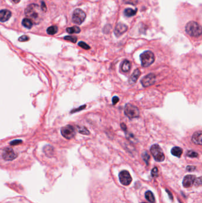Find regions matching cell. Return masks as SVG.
Returning a JSON list of instances; mask_svg holds the SVG:
<instances>
[{"label":"cell","mask_w":202,"mask_h":203,"mask_svg":"<svg viewBox=\"0 0 202 203\" xmlns=\"http://www.w3.org/2000/svg\"><path fill=\"white\" fill-rule=\"evenodd\" d=\"M185 32L191 37L198 38L202 35V25L196 20H190L185 25Z\"/></svg>","instance_id":"cell-2"},{"label":"cell","mask_w":202,"mask_h":203,"mask_svg":"<svg viewBox=\"0 0 202 203\" xmlns=\"http://www.w3.org/2000/svg\"><path fill=\"white\" fill-rule=\"evenodd\" d=\"M141 203H146V202H141Z\"/></svg>","instance_id":"cell-40"},{"label":"cell","mask_w":202,"mask_h":203,"mask_svg":"<svg viewBox=\"0 0 202 203\" xmlns=\"http://www.w3.org/2000/svg\"><path fill=\"white\" fill-rule=\"evenodd\" d=\"M119 180L120 183L125 186H127L132 182V179L129 173L127 170H122L119 173Z\"/></svg>","instance_id":"cell-9"},{"label":"cell","mask_w":202,"mask_h":203,"mask_svg":"<svg viewBox=\"0 0 202 203\" xmlns=\"http://www.w3.org/2000/svg\"><path fill=\"white\" fill-rule=\"evenodd\" d=\"M58 29L57 26H50L48 28L46 32H47L48 34H49L50 35H53L56 34L58 32Z\"/></svg>","instance_id":"cell-20"},{"label":"cell","mask_w":202,"mask_h":203,"mask_svg":"<svg viewBox=\"0 0 202 203\" xmlns=\"http://www.w3.org/2000/svg\"><path fill=\"white\" fill-rule=\"evenodd\" d=\"M43 150H44V152L46 153V154L47 156H49V155H52L53 153H54V148L51 146H49V145H48V146H46L44 148H43Z\"/></svg>","instance_id":"cell-24"},{"label":"cell","mask_w":202,"mask_h":203,"mask_svg":"<svg viewBox=\"0 0 202 203\" xmlns=\"http://www.w3.org/2000/svg\"><path fill=\"white\" fill-rule=\"evenodd\" d=\"M12 1L15 4H17V3H19L20 1V0H12Z\"/></svg>","instance_id":"cell-39"},{"label":"cell","mask_w":202,"mask_h":203,"mask_svg":"<svg viewBox=\"0 0 202 203\" xmlns=\"http://www.w3.org/2000/svg\"><path fill=\"white\" fill-rule=\"evenodd\" d=\"M137 10H133L132 9H126L125 12V15L127 17H132L133 16H135Z\"/></svg>","instance_id":"cell-21"},{"label":"cell","mask_w":202,"mask_h":203,"mask_svg":"<svg viewBox=\"0 0 202 203\" xmlns=\"http://www.w3.org/2000/svg\"><path fill=\"white\" fill-rule=\"evenodd\" d=\"M187 156L189 157H192V158H194V157H197L198 154L197 153L193 151V150H189L187 152Z\"/></svg>","instance_id":"cell-25"},{"label":"cell","mask_w":202,"mask_h":203,"mask_svg":"<svg viewBox=\"0 0 202 203\" xmlns=\"http://www.w3.org/2000/svg\"><path fill=\"white\" fill-rule=\"evenodd\" d=\"M86 17L85 12L81 9H76L72 15V21L77 25L82 24Z\"/></svg>","instance_id":"cell-7"},{"label":"cell","mask_w":202,"mask_h":203,"mask_svg":"<svg viewBox=\"0 0 202 203\" xmlns=\"http://www.w3.org/2000/svg\"><path fill=\"white\" fill-rule=\"evenodd\" d=\"M67 32L70 34L72 33H79L81 31L80 29L77 26H73L71 28H68L67 29Z\"/></svg>","instance_id":"cell-22"},{"label":"cell","mask_w":202,"mask_h":203,"mask_svg":"<svg viewBox=\"0 0 202 203\" xmlns=\"http://www.w3.org/2000/svg\"><path fill=\"white\" fill-rule=\"evenodd\" d=\"M64 39L71 41L73 43H76L77 41V38L75 36H67L64 37Z\"/></svg>","instance_id":"cell-27"},{"label":"cell","mask_w":202,"mask_h":203,"mask_svg":"<svg viewBox=\"0 0 202 203\" xmlns=\"http://www.w3.org/2000/svg\"><path fill=\"white\" fill-rule=\"evenodd\" d=\"M145 198L146 199L151 203H155V199L153 193L151 191H148L145 192Z\"/></svg>","instance_id":"cell-18"},{"label":"cell","mask_w":202,"mask_h":203,"mask_svg":"<svg viewBox=\"0 0 202 203\" xmlns=\"http://www.w3.org/2000/svg\"><path fill=\"white\" fill-rule=\"evenodd\" d=\"M119 101V98L117 96H114L112 98V103L113 105H116Z\"/></svg>","instance_id":"cell-34"},{"label":"cell","mask_w":202,"mask_h":203,"mask_svg":"<svg viewBox=\"0 0 202 203\" xmlns=\"http://www.w3.org/2000/svg\"><path fill=\"white\" fill-rule=\"evenodd\" d=\"M131 68V63L129 61L125 60L123 61L122 65H121V69L122 71L123 72H128L130 71Z\"/></svg>","instance_id":"cell-16"},{"label":"cell","mask_w":202,"mask_h":203,"mask_svg":"<svg viewBox=\"0 0 202 203\" xmlns=\"http://www.w3.org/2000/svg\"><path fill=\"white\" fill-rule=\"evenodd\" d=\"M151 153L156 162H161L165 159V155L161 148L157 144H153L151 147Z\"/></svg>","instance_id":"cell-4"},{"label":"cell","mask_w":202,"mask_h":203,"mask_svg":"<svg viewBox=\"0 0 202 203\" xmlns=\"http://www.w3.org/2000/svg\"><path fill=\"white\" fill-rule=\"evenodd\" d=\"M22 25L24 27L28 29H31L33 26L32 22L29 19H24L22 21Z\"/></svg>","instance_id":"cell-19"},{"label":"cell","mask_w":202,"mask_h":203,"mask_svg":"<svg viewBox=\"0 0 202 203\" xmlns=\"http://www.w3.org/2000/svg\"><path fill=\"white\" fill-rule=\"evenodd\" d=\"M78 46L81 47L82 48H83L84 49H86V50L90 49V47L88 44H87L86 43H85L84 42H80L78 43Z\"/></svg>","instance_id":"cell-28"},{"label":"cell","mask_w":202,"mask_h":203,"mask_svg":"<svg viewBox=\"0 0 202 203\" xmlns=\"http://www.w3.org/2000/svg\"><path fill=\"white\" fill-rule=\"evenodd\" d=\"M42 9L38 5L31 4L28 6L25 10V15L28 19H30L33 23L39 24L42 20Z\"/></svg>","instance_id":"cell-1"},{"label":"cell","mask_w":202,"mask_h":203,"mask_svg":"<svg viewBox=\"0 0 202 203\" xmlns=\"http://www.w3.org/2000/svg\"><path fill=\"white\" fill-rule=\"evenodd\" d=\"M194 185L195 186H202V177L195 178V181H194Z\"/></svg>","instance_id":"cell-29"},{"label":"cell","mask_w":202,"mask_h":203,"mask_svg":"<svg viewBox=\"0 0 202 203\" xmlns=\"http://www.w3.org/2000/svg\"><path fill=\"white\" fill-rule=\"evenodd\" d=\"M127 28L125 25L119 23L115 28L114 33L116 36H120L127 31Z\"/></svg>","instance_id":"cell-13"},{"label":"cell","mask_w":202,"mask_h":203,"mask_svg":"<svg viewBox=\"0 0 202 203\" xmlns=\"http://www.w3.org/2000/svg\"><path fill=\"white\" fill-rule=\"evenodd\" d=\"M120 126H121V128H122V129L123 131H126L127 130V127H126V124H124V123H122Z\"/></svg>","instance_id":"cell-37"},{"label":"cell","mask_w":202,"mask_h":203,"mask_svg":"<svg viewBox=\"0 0 202 203\" xmlns=\"http://www.w3.org/2000/svg\"><path fill=\"white\" fill-rule=\"evenodd\" d=\"M3 158L7 161H12L17 157V154L12 148L6 147L3 149L2 153Z\"/></svg>","instance_id":"cell-8"},{"label":"cell","mask_w":202,"mask_h":203,"mask_svg":"<svg viewBox=\"0 0 202 203\" xmlns=\"http://www.w3.org/2000/svg\"><path fill=\"white\" fill-rule=\"evenodd\" d=\"M141 64L143 67H148L151 65L155 61V55L150 51L143 52L140 55Z\"/></svg>","instance_id":"cell-3"},{"label":"cell","mask_w":202,"mask_h":203,"mask_svg":"<svg viewBox=\"0 0 202 203\" xmlns=\"http://www.w3.org/2000/svg\"><path fill=\"white\" fill-rule=\"evenodd\" d=\"M140 75V71L139 69H136L129 79V83L130 84H134L138 80Z\"/></svg>","instance_id":"cell-15"},{"label":"cell","mask_w":202,"mask_h":203,"mask_svg":"<svg viewBox=\"0 0 202 203\" xmlns=\"http://www.w3.org/2000/svg\"><path fill=\"white\" fill-rule=\"evenodd\" d=\"M12 16V13L7 10H2L0 12V20L2 22L7 21Z\"/></svg>","instance_id":"cell-14"},{"label":"cell","mask_w":202,"mask_h":203,"mask_svg":"<svg viewBox=\"0 0 202 203\" xmlns=\"http://www.w3.org/2000/svg\"><path fill=\"white\" fill-rule=\"evenodd\" d=\"M86 108V105H83V106H81L80 107H79L77 109H75L72 111H71V113H74V112H79L81 110H83L84 109H85Z\"/></svg>","instance_id":"cell-33"},{"label":"cell","mask_w":202,"mask_h":203,"mask_svg":"<svg viewBox=\"0 0 202 203\" xmlns=\"http://www.w3.org/2000/svg\"><path fill=\"white\" fill-rule=\"evenodd\" d=\"M195 176L193 175H186L183 179L182 185L184 188H190L194 183Z\"/></svg>","instance_id":"cell-11"},{"label":"cell","mask_w":202,"mask_h":203,"mask_svg":"<svg viewBox=\"0 0 202 203\" xmlns=\"http://www.w3.org/2000/svg\"><path fill=\"white\" fill-rule=\"evenodd\" d=\"M193 143L197 145H202V131H199L195 132L191 138Z\"/></svg>","instance_id":"cell-12"},{"label":"cell","mask_w":202,"mask_h":203,"mask_svg":"<svg viewBox=\"0 0 202 203\" xmlns=\"http://www.w3.org/2000/svg\"><path fill=\"white\" fill-rule=\"evenodd\" d=\"M155 80H156L155 75L153 73H150L146 75V76H145L144 77H143L140 82L144 87H148L153 84L155 82Z\"/></svg>","instance_id":"cell-10"},{"label":"cell","mask_w":202,"mask_h":203,"mask_svg":"<svg viewBox=\"0 0 202 203\" xmlns=\"http://www.w3.org/2000/svg\"><path fill=\"white\" fill-rule=\"evenodd\" d=\"M142 158L143 159V160L145 162V163H146V164H148V163H149V160L150 159V156L148 154V153L146 152V151H144L143 153H142Z\"/></svg>","instance_id":"cell-26"},{"label":"cell","mask_w":202,"mask_h":203,"mask_svg":"<svg viewBox=\"0 0 202 203\" xmlns=\"http://www.w3.org/2000/svg\"><path fill=\"white\" fill-rule=\"evenodd\" d=\"M125 114L130 119H133L139 116V111L136 106L127 103L125 107Z\"/></svg>","instance_id":"cell-5"},{"label":"cell","mask_w":202,"mask_h":203,"mask_svg":"<svg viewBox=\"0 0 202 203\" xmlns=\"http://www.w3.org/2000/svg\"><path fill=\"white\" fill-rule=\"evenodd\" d=\"M151 175L152 176V177L153 178H156L158 176V169L157 167H154L153 168V169L152 170V172H151Z\"/></svg>","instance_id":"cell-32"},{"label":"cell","mask_w":202,"mask_h":203,"mask_svg":"<svg viewBox=\"0 0 202 203\" xmlns=\"http://www.w3.org/2000/svg\"><path fill=\"white\" fill-rule=\"evenodd\" d=\"M23 143V141L22 140H19V139H17V140H13L12 141L10 142V144L11 146H17V145H19L20 144H22Z\"/></svg>","instance_id":"cell-30"},{"label":"cell","mask_w":202,"mask_h":203,"mask_svg":"<svg viewBox=\"0 0 202 203\" xmlns=\"http://www.w3.org/2000/svg\"><path fill=\"white\" fill-rule=\"evenodd\" d=\"M126 2L130 4H135L137 2V0H126Z\"/></svg>","instance_id":"cell-36"},{"label":"cell","mask_w":202,"mask_h":203,"mask_svg":"<svg viewBox=\"0 0 202 203\" xmlns=\"http://www.w3.org/2000/svg\"><path fill=\"white\" fill-rule=\"evenodd\" d=\"M171 154L174 156L180 157L182 154V149L178 147H174L171 149Z\"/></svg>","instance_id":"cell-17"},{"label":"cell","mask_w":202,"mask_h":203,"mask_svg":"<svg viewBox=\"0 0 202 203\" xmlns=\"http://www.w3.org/2000/svg\"><path fill=\"white\" fill-rule=\"evenodd\" d=\"M186 169L188 170V171H194L195 169V166H188L187 167H186Z\"/></svg>","instance_id":"cell-35"},{"label":"cell","mask_w":202,"mask_h":203,"mask_svg":"<svg viewBox=\"0 0 202 203\" xmlns=\"http://www.w3.org/2000/svg\"><path fill=\"white\" fill-rule=\"evenodd\" d=\"M61 132L62 135L68 140L72 139L76 134L75 128L71 125H67L65 127H63L61 128Z\"/></svg>","instance_id":"cell-6"},{"label":"cell","mask_w":202,"mask_h":203,"mask_svg":"<svg viewBox=\"0 0 202 203\" xmlns=\"http://www.w3.org/2000/svg\"><path fill=\"white\" fill-rule=\"evenodd\" d=\"M29 40V37L26 35H23L19 38V41L20 42H26Z\"/></svg>","instance_id":"cell-31"},{"label":"cell","mask_w":202,"mask_h":203,"mask_svg":"<svg viewBox=\"0 0 202 203\" xmlns=\"http://www.w3.org/2000/svg\"><path fill=\"white\" fill-rule=\"evenodd\" d=\"M166 191H167V192L168 193L169 198H170L171 199H173V196H172V195H171V193L169 192V191H168V189H166Z\"/></svg>","instance_id":"cell-38"},{"label":"cell","mask_w":202,"mask_h":203,"mask_svg":"<svg viewBox=\"0 0 202 203\" xmlns=\"http://www.w3.org/2000/svg\"><path fill=\"white\" fill-rule=\"evenodd\" d=\"M77 130L78 131L82 134H84V135H89L90 133V131L88 130V129L85 127H82V126H77Z\"/></svg>","instance_id":"cell-23"}]
</instances>
